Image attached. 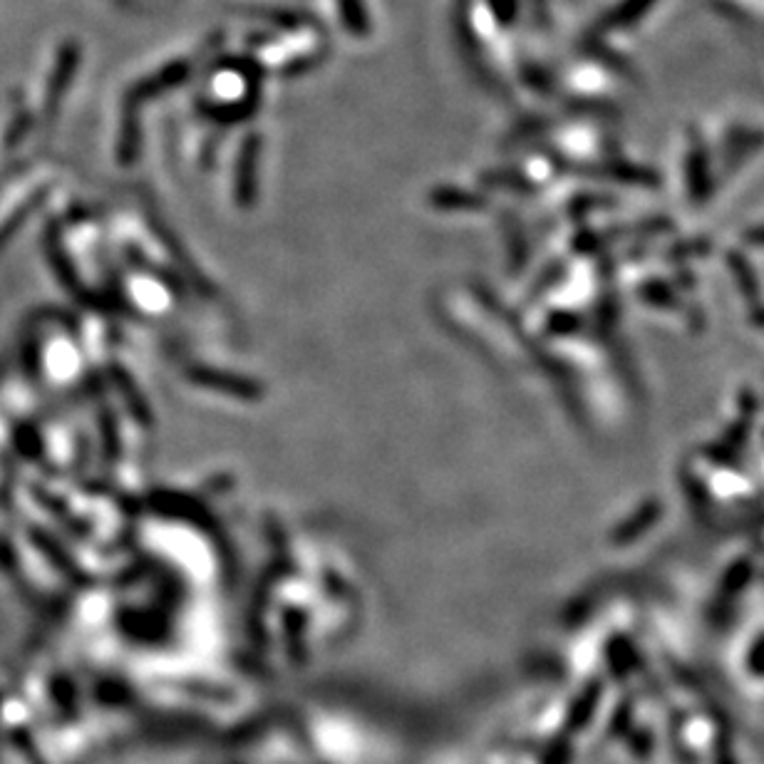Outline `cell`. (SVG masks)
I'll list each match as a JSON object with an SVG mask.
<instances>
[{"instance_id": "1", "label": "cell", "mask_w": 764, "mask_h": 764, "mask_svg": "<svg viewBox=\"0 0 764 764\" xmlns=\"http://www.w3.org/2000/svg\"><path fill=\"white\" fill-rule=\"evenodd\" d=\"M601 693L603 688L598 683H591L581 695H578L576 702L571 705L569 712V727L571 730H583V727L591 722L593 712H596L598 702H601Z\"/></svg>"}, {"instance_id": "4", "label": "cell", "mask_w": 764, "mask_h": 764, "mask_svg": "<svg viewBox=\"0 0 764 764\" xmlns=\"http://www.w3.org/2000/svg\"><path fill=\"white\" fill-rule=\"evenodd\" d=\"M628 720H631V705H623L621 712H616V720H613V732L626 730Z\"/></svg>"}, {"instance_id": "2", "label": "cell", "mask_w": 764, "mask_h": 764, "mask_svg": "<svg viewBox=\"0 0 764 764\" xmlns=\"http://www.w3.org/2000/svg\"><path fill=\"white\" fill-rule=\"evenodd\" d=\"M750 670L755 675H764V640L757 643L750 653Z\"/></svg>"}, {"instance_id": "3", "label": "cell", "mask_w": 764, "mask_h": 764, "mask_svg": "<svg viewBox=\"0 0 764 764\" xmlns=\"http://www.w3.org/2000/svg\"><path fill=\"white\" fill-rule=\"evenodd\" d=\"M650 747H653V740H650L648 732H638L636 740H633V750H636L640 757H645L650 752Z\"/></svg>"}, {"instance_id": "5", "label": "cell", "mask_w": 764, "mask_h": 764, "mask_svg": "<svg viewBox=\"0 0 764 764\" xmlns=\"http://www.w3.org/2000/svg\"><path fill=\"white\" fill-rule=\"evenodd\" d=\"M717 764H737L735 755L730 752V745H727V742H722V747L717 750Z\"/></svg>"}]
</instances>
